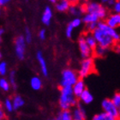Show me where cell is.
<instances>
[{
  "label": "cell",
  "mask_w": 120,
  "mask_h": 120,
  "mask_svg": "<svg viewBox=\"0 0 120 120\" xmlns=\"http://www.w3.org/2000/svg\"><path fill=\"white\" fill-rule=\"evenodd\" d=\"M30 86L34 90H40L42 88V82L38 76H34L30 80Z\"/></svg>",
  "instance_id": "17"
},
{
  "label": "cell",
  "mask_w": 120,
  "mask_h": 120,
  "mask_svg": "<svg viewBox=\"0 0 120 120\" xmlns=\"http://www.w3.org/2000/svg\"><path fill=\"white\" fill-rule=\"evenodd\" d=\"M26 40L24 36H18L15 40V54L19 59H23L25 56Z\"/></svg>",
  "instance_id": "9"
},
{
  "label": "cell",
  "mask_w": 120,
  "mask_h": 120,
  "mask_svg": "<svg viewBox=\"0 0 120 120\" xmlns=\"http://www.w3.org/2000/svg\"><path fill=\"white\" fill-rule=\"evenodd\" d=\"M92 34L94 37L95 40H96V41H97L98 45H100V46H101L103 48L108 49V48L114 46L115 44H117L112 38L111 37V36H109L104 31L100 30V28H96L92 33Z\"/></svg>",
  "instance_id": "2"
},
{
  "label": "cell",
  "mask_w": 120,
  "mask_h": 120,
  "mask_svg": "<svg viewBox=\"0 0 120 120\" xmlns=\"http://www.w3.org/2000/svg\"><path fill=\"white\" fill-rule=\"evenodd\" d=\"M15 71H11V72H10V85L14 87V88H16V82H15Z\"/></svg>",
  "instance_id": "30"
},
{
  "label": "cell",
  "mask_w": 120,
  "mask_h": 120,
  "mask_svg": "<svg viewBox=\"0 0 120 120\" xmlns=\"http://www.w3.org/2000/svg\"><path fill=\"white\" fill-rule=\"evenodd\" d=\"M82 21L86 24H90V23H97L98 21H99V18L96 16V15H93V14H86L84 16H83Z\"/></svg>",
  "instance_id": "20"
},
{
  "label": "cell",
  "mask_w": 120,
  "mask_h": 120,
  "mask_svg": "<svg viewBox=\"0 0 120 120\" xmlns=\"http://www.w3.org/2000/svg\"><path fill=\"white\" fill-rule=\"evenodd\" d=\"M56 120H57V119H56Z\"/></svg>",
  "instance_id": "44"
},
{
  "label": "cell",
  "mask_w": 120,
  "mask_h": 120,
  "mask_svg": "<svg viewBox=\"0 0 120 120\" xmlns=\"http://www.w3.org/2000/svg\"><path fill=\"white\" fill-rule=\"evenodd\" d=\"M102 108L104 110V112L107 113L108 115L112 116L114 118H118V108L114 105L112 100L110 99H105L102 101Z\"/></svg>",
  "instance_id": "7"
},
{
  "label": "cell",
  "mask_w": 120,
  "mask_h": 120,
  "mask_svg": "<svg viewBox=\"0 0 120 120\" xmlns=\"http://www.w3.org/2000/svg\"><path fill=\"white\" fill-rule=\"evenodd\" d=\"M80 100L85 104H89L93 101L94 97H93L92 94L88 91V89H85V91L82 94V95L80 96Z\"/></svg>",
  "instance_id": "18"
},
{
  "label": "cell",
  "mask_w": 120,
  "mask_h": 120,
  "mask_svg": "<svg viewBox=\"0 0 120 120\" xmlns=\"http://www.w3.org/2000/svg\"><path fill=\"white\" fill-rule=\"evenodd\" d=\"M112 100V102L114 103V105H115L117 107L120 108V92L116 93L115 94L113 95Z\"/></svg>",
  "instance_id": "27"
},
{
  "label": "cell",
  "mask_w": 120,
  "mask_h": 120,
  "mask_svg": "<svg viewBox=\"0 0 120 120\" xmlns=\"http://www.w3.org/2000/svg\"><path fill=\"white\" fill-rule=\"evenodd\" d=\"M116 51H117L118 53H120V44H118V45H116Z\"/></svg>",
  "instance_id": "39"
},
{
  "label": "cell",
  "mask_w": 120,
  "mask_h": 120,
  "mask_svg": "<svg viewBox=\"0 0 120 120\" xmlns=\"http://www.w3.org/2000/svg\"><path fill=\"white\" fill-rule=\"evenodd\" d=\"M45 34H46V33H45V29L40 30V32H39V38H40V40H45Z\"/></svg>",
  "instance_id": "35"
},
{
  "label": "cell",
  "mask_w": 120,
  "mask_h": 120,
  "mask_svg": "<svg viewBox=\"0 0 120 120\" xmlns=\"http://www.w3.org/2000/svg\"><path fill=\"white\" fill-rule=\"evenodd\" d=\"M4 29L3 28H0V44H1V40H2V35H3V34H4Z\"/></svg>",
  "instance_id": "38"
},
{
  "label": "cell",
  "mask_w": 120,
  "mask_h": 120,
  "mask_svg": "<svg viewBox=\"0 0 120 120\" xmlns=\"http://www.w3.org/2000/svg\"><path fill=\"white\" fill-rule=\"evenodd\" d=\"M60 99L59 105L63 111L70 110V107L77 104V100L73 93L72 87H64L60 89Z\"/></svg>",
  "instance_id": "1"
},
{
  "label": "cell",
  "mask_w": 120,
  "mask_h": 120,
  "mask_svg": "<svg viewBox=\"0 0 120 120\" xmlns=\"http://www.w3.org/2000/svg\"><path fill=\"white\" fill-rule=\"evenodd\" d=\"M78 45H79V50H80L81 55L84 59L91 58V56L94 53V50L90 48L89 45L87 44L84 38V35H82L79 40H78Z\"/></svg>",
  "instance_id": "6"
},
{
  "label": "cell",
  "mask_w": 120,
  "mask_h": 120,
  "mask_svg": "<svg viewBox=\"0 0 120 120\" xmlns=\"http://www.w3.org/2000/svg\"><path fill=\"white\" fill-rule=\"evenodd\" d=\"M84 38H85V40L87 44L90 46V48L92 50L94 51V49L98 46V43L96 41V40L94 39V37L93 36L92 33H87L85 35H84Z\"/></svg>",
  "instance_id": "15"
},
{
  "label": "cell",
  "mask_w": 120,
  "mask_h": 120,
  "mask_svg": "<svg viewBox=\"0 0 120 120\" xmlns=\"http://www.w3.org/2000/svg\"><path fill=\"white\" fill-rule=\"evenodd\" d=\"M10 83L5 78H1L0 79V88L4 91H9L10 88Z\"/></svg>",
  "instance_id": "24"
},
{
  "label": "cell",
  "mask_w": 120,
  "mask_h": 120,
  "mask_svg": "<svg viewBox=\"0 0 120 120\" xmlns=\"http://www.w3.org/2000/svg\"><path fill=\"white\" fill-rule=\"evenodd\" d=\"M97 28H100L102 31H104L105 33H106L109 36H111V37L112 38L116 43L120 42V34L114 28H111L110 26H108L105 22H99Z\"/></svg>",
  "instance_id": "8"
},
{
  "label": "cell",
  "mask_w": 120,
  "mask_h": 120,
  "mask_svg": "<svg viewBox=\"0 0 120 120\" xmlns=\"http://www.w3.org/2000/svg\"><path fill=\"white\" fill-rule=\"evenodd\" d=\"M81 23H82V20H81L80 18H75V19H73V20L71 21V22H70V24L74 28H78V27L81 25Z\"/></svg>",
  "instance_id": "31"
},
{
  "label": "cell",
  "mask_w": 120,
  "mask_h": 120,
  "mask_svg": "<svg viewBox=\"0 0 120 120\" xmlns=\"http://www.w3.org/2000/svg\"><path fill=\"white\" fill-rule=\"evenodd\" d=\"M73 120H85L86 115H85V111L81 105H78L75 108L72 113Z\"/></svg>",
  "instance_id": "14"
},
{
  "label": "cell",
  "mask_w": 120,
  "mask_h": 120,
  "mask_svg": "<svg viewBox=\"0 0 120 120\" xmlns=\"http://www.w3.org/2000/svg\"><path fill=\"white\" fill-rule=\"evenodd\" d=\"M37 59H38V62L40 64V70L42 71V74L45 76L48 75V71H47V64H46V63H45V60L43 57V54L41 52H37Z\"/></svg>",
  "instance_id": "12"
},
{
  "label": "cell",
  "mask_w": 120,
  "mask_h": 120,
  "mask_svg": "<svg viewBox=\"0 0 120 120\" xmlns=\"http://www.w3.org/2000/svg\"><path fill=\"white\" fill-rule=\"evenodd\" d=\"M105 22L108 26H110L111 28L116 29L117 28H120V14H112L106 18Z\"/></svg>",
  "instance_id": "10"
},
{
  "label": "cell",
  "mask_w": 120,
  "mask_h": 120,
  "mask_svg": "<svg viewBox=\"0 0 120 120\" xmlns=\"http://www.w3.org/2000/svg\"><path fill=\"white\" fill-rule=\"evenodd\" d=\"M4 108L8 112H12L14 110V106H13V101L10 99H7V100H5L4 101Z\"/></svg>",
  "instance_id": "26"
},
{
  "label": "cell",
  "mask_w": 120,
  "mask_h": 120,
  "mask_svg": "<svg viewBox=\"0 0 120 120\" xmlns=\"http://www.w3.org/2000/svg\"><path fill=\"white\" fill-rule=\"evenodd\" d=\"M79 80V76L78 74L72 70L67 69L63 71L62 74V81L60 82L61 88H64V87H73L75 83L77 82Z\"/></svg>",
  "instance_id": "4"
},
{
  "label": "cell",
  "mask_w": 120,
  "mask_h": 120,
  "mask_svg": "<svg viewBox=\"0 0 120 120\" xmlns=\"http://www.w3.org/2000/svg\"><path fill=\"white\" fill-rule=\"evenodd\" d=\"M85 89H86L85 83H84L82 79H79V80L77 81V82L72 87L73 93H74V95H75V97L80 98V96L82 95V94L85 91Z\"/></svg>",
  "instance_id": "11"
},
{
  "label": "cell",
  "mask_w": 120,
  "mask_h": 120,
  "mask_svg": "<svg viewBox=\"0 0 120 120\" xmlns=\"http://www.w3.org/2000/svg\"><path fill=\"white\" fill-rule=\"evenodd\" d=\"M113 10L117 14H120V1L115 2V4L113 5Z\"/></svg>",
  "instance_id": "34"
},
{
  "label": "cell",
  "mask_w": 120,
  "mask_h": 120,
  "mask_svg": "<svg viewBox=\"0 0 120 120\" xmlns=\"http://www.w3.org/2000/svg\"><path fill=\"white\" fill-rule=\"evenodd\" d=\"M4 118H5V114L2 108V109H0V120H4Z\"/></svg>",
  "instance_id": "37"
},
{
  "label": "cell",
  "mask_w": 120,
  "mask_h": 120,
  "mask_svg": "<svg viewBox=\"0 0 120 120\" xmlns=\"http://www.w3.org/2000/svg\"><path fill=\"white\" fill-rule=\"evenodd\" d=\"M24 105V100L21 97L20 95H15L13 99V106L14 110H17L19 108L22 107Z\"/></svg>",
  "instance_id": "19"
},
{
  "label": "cell",
  "mask_w": 120,
  "mask_h": 120,
  "mask_svg": "<svg viewBox=\"0 0 120 120\" xmlns=\"http://www.w3.org/2000/svg\"><path fill=\"white\" fill-rule=\"evenodd\" d=\"M69 11H70V14H72L73 15H79L81 13H83L82 7H78L77 5H75V4L70 5V9H69Z\"/></svg>",
  "instance_id": "23"
},
{
  "label": "cell",
  "mask_w": 120,
  "mask_h": 120,
  "mask_svg": "<svg viewBox=\"0 0 120 120\" xmlns=\"http://www.w3.org/2000/svg\"><path fill=\"white\" fill-rule=\"evenodd\" d=\"M57 120H73L72 113L70 112V110L63 111L62 112L58 115Z\"/></svg>",
  "instance_id": "22"
},
{
  "label": "cell",
  "mask_w": 120,
  "mask_h": 120,
  "mask_svg": "<svg viewBox=\"0 0 120 120\" xmlns=\"http://www.w3.org/2000/svg\"><path fill=\"white\" fill-rule=\"evenodd\" d=\"M85 12L88 14H93L96 15L99 20L100 19H104L106 16V10L105 7H103L102 5L99 3L95 2H90L83 5Z\"/></svg>",
  "instance_id": "3"
},
{
  "label": "cell",
  "mask_w": 120,
  "mask_h": 120,
  "mask_svg": "<svg viewBox=\"0 0 120 120\" xmlns=\"http://www.w3.org/2000/svg\"><path fill=\"white\" fill-rule=\"evenodd\" d=\"M70 5H71V3L70 1L63 0V1H60V2L56 4V10L58 11H60V12H64V11L69 10Z\"/></svg>",
  "instance_id": "16"
},
{
  "label": "cell",
  "mask_w": 120,
  "mask_h": 120,
  "mask_svg": "<svg viewBox=\"0 0 120 120\" xmlns=\"http://www.w3.org/2000/svg\"><path fill=\"white\" fill-rule=\"evenodd\" d=\"M24 38H25V40L27 43H30L32 41V34H31L28 28H26L25 29V36H24Z\"/></svg>",
  "instance_id": "29"
},
{
  "label": "cell",
  "mask_w": 120,
  "mask_h": 120,
  "mask_svg": "<svg viewBox=\"0 0 120 120\" xmlns=\"http://www.w3.org/2000/svg\"><path fill=\"white\" fill-rule=\"evenodd\" d=\"M1 58H2V54H1V52H0V59H1Z\"/></svg>",
  "instance_id": "43"
},
{
  "label": "cell",
  "mask_w": 120,
  "mask_h": 120,
  "mask_svg": "<svg viewBox=\"0 0 120 120\" xmlns=\"http://www.w3.org/2000/svg\"><path fill=\"white\" fill-rule=\"evenodd\" d=\"M51 2H52V3H56V1H55V0H52Z\"/></svg>",
  "instance_id": "42"
},
{
  "label": "cell",
  "mask_w": 120,
  "mask_h": 120,
  "mask_svg": "<svg viewBox=\"0 0 120 120\" xmlns=\"http://www.w3.org/2000/svg\"><path fill=\"white\" fill-rule=\"evenodd\" d=\"M106 50H107V49L103 48V47H101V46H100V45H98L97 47L94 49V52L95 55L98 56V57H103V56L105 54V52H106Z\"/></svg>",
  "instance_id": "25"
},
{
  "label": "cell",
  "mask_w": 120,
  "mask_h": 120,
  "mask_svg": "<svg viewBox=\"0 0 120 120\" xmlns=\"http://www.w3.org/2000/svg\"><path fill=\"white\" fill-rule=\"evenodd\" d=\"M94 72H95V64L94 59L92 58L83 59L82 62L81 63L78 76L80 78H85Z\"/></svg>",
  "instance_id": "5"
},
{
  "label": "cell",
  "mask_w": 120,
  "mask_h": 120,
  "mask_svg": "<svg viewBox=\"0 0 120 120\" xmlns=\"http://www.w3.org/2000/svg\"><path fill=\"white\" fill-rule=\"evenodd\" d=\"M93 120H118V118H114L112 116L108 115L107 113L102 112V113L96 114V115L93 118Z\"/></svg>",
  "instance_id": "21"
},
{
  "label": "cell",
  "mask_w": 120,
  "mask_h": 120,
  "mask_svg": "<svg viewBox=\"0 0 120 120\" xmlns=\"http://www.w3.org/2000/svg\"><path fill=\"white\" fill-rule=\"evenodd\" d=\"M8 3H9V1H7V0H0V9L4 7V6H5Z\"/></svg>",
  "instance_id": "36"
},
{
  "label": "cell",
  "mask_w": 120,
  "mask_h": 120,
  "mask_svg": "<svg viewBox=\"0 0 120 120\" xmlns=\"http://www.w3.org/2000/svg\"><path fill=\"white\" fill-rule=\"evenodd\" d=\"M73 29H74V28H73L70 24H69V25L67 26V28H66V36H67L68 38H71Z\"/></svg>",
  "instance_id": "33"
},
{
  "label": "cell",
  "mask_w": 120,
  "mask_h": 120,
  "mask_svg": "<svg viewBox=\"0 0 120 120\" xmlns=\"http://www.w3.org/2000/svg\"><path fill=\"white\" fill-rule=\"evenodd\" d=\"M0 109H2V103L0 101Z\"/></svg>",
  "instance_id": "41"
},
{
  "label": "cell",
  "mask_w": 120,
  "mask_h": 120,
  "mask_svg": "<svg viewBox=\"0 0 120 120\" xmlns=\"http://www.w3.org/2000/svg\"><path fill=\"white\" fill-rule=\"evenodd\" d=\"M118 120H120V108H118Z\"/></svg>",
  "instance_id": "40"
},
{
  "label": "cell",
  "mask_w": 120,
  "mask_h": 120,
  "mask_svg": "<svg viewBox=\"0 0 120 120\" xmlns=\"http://www.w3.org/2000/svg\"><path fill=\"white\" fill-rule=\"evenodd\" d=\"M52 9H51L49 6H46L45 8V10L42 14V22L45 25H49L52 21Z\"/></svg>",
  "instance_id": "13"
},
{
  "label": "cell",
  "mask_w": 120,
  "mask_h": 120,
  "mask_svg": "<svg viewBox=\"0 0 120 120\" xmlns=\"http://www.w3.org/2000/svg\"><path fill=\"white\" fill-rule=\"evenodd\" d=\"M7 73V64L5 62L0 63V75H4Z\"/></svg>",
  "instance_id": "28"
},
{
  "label": "cell",
  "mask_w": 120,
  "mask_h": 120,
  "mask_svg": "<svg viewBox=\"0 0 120 120\" xmlns=\"http://www.w3.org/2000/svg\"><path fill=\"white\" fill-rule=\"evenodd\" d=\"M98 22L97 23H90V24H87V29L88 32L93 33L96 28H97Z\"/></svg>",
  "instance_id": "32"
}]
</instances>
